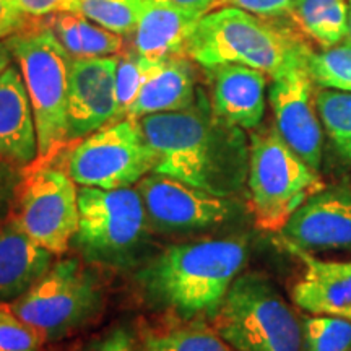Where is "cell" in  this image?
<instances>
[{
	"instance_id": "4",
	"label": "cell",
	"mask_w": 351,
	"mask_h": 351,
	"mask_svg": "<svg viewBox=\"0 0 351 351\" xmlns=\"http://www.w3.org/2000/svg\"><path fill=\"white\" fill-rule=\"evenodd\" d=\"M32 101L38 160L47 161L67 142L70 69L73 57L52 28L16 33L7 39Z\"/></svg>"
},
{
	"instance_id": "10",
	"label": "cell",
	"mask_w": 351,
	"mask_h": 351,
	"mask_svg": "<svg viewBox=\"0 0 351 351\" xmlns=\"http://www.w3.org/2000/svg\"><path fill=\"white\" fill-rule=\"evenodd\" d=\"M78 218V189L70 174L49 166H32L20 184L13 223L34 243L60 256L72 245Z\"/></svg>"
},
{
	"instance_id": "14",
	"label": "cell",
	"mask_w": 351,
	"mask_h": 351,
	"mask_svg": "<svg viewBox=\"0 0 351 351\" xmlns=\"http://www.w3.org/2000/svg\"><path fill=\"white\" fill-rule=\"evenodd\" d=\"M280 239L306 252H351V186L333 184L307 199L282 228Z\"/></svg>"
},
{
	"instance_id": "28",
	"label": "cell",
	"mask_w": 351,
	"mask_h": 351,
	"mask_svg": "<svg viewBox=\"0 0 351 351\" xmlns=\"http://www.w3.org/2000/svg\"><path fill=\"white\" fill-rule=\"evenodd\" d=\"M309 72L322 88L351 91V44H339L309 56Z\"/></svg>"
},
{
	"instance_id": "33",
	"label": "cell",
	"mask_w": 351,
	"mask_h": 351,
	"mask_svg": "<svg viewBox=\"0 0 351 351\" xmlns=\"http://www.w3.org/2000/svg\"><path fill=\"white\" fill-rule=\"evenodd\" d=\"M26 16L20 13L8 0H0V41L23 32Z\"/></svg>"
},
{
	"instance_id": "22",
	"label": "cell",
	"mask_w": 351,
	"mask_h": 351,
	"mask_svg": "<svg viewBox=\"0 0 351 351\" xmlns=\"http://www.w3.org/2000/svg\"><path fill=\"white\" fill-rule=\"evenodd\" d=\"M296 23L324 49L339 46L348 36L350 10L346 0H295Z\"/></svg>"
},
{
	"instance_id": "21",
	"label": "cell",
	"mask_w": 351,
	"mask_h": 351,
	"mask_svg": "<svg viewBox=\"0 0 351 351\" xmlns=\"http://www.w3.org/2000/svg\"><path fill=\"white\" fill-rule=\"evenodd\" d=\"M52 32L73 59L116 56L122 49V36L93 23L80 13H57Z\"/></svg>"
},
{
	"instance_id": "35",
	"label": "cell",
	"mask_w": 351,
	"mask_h": 351,
	"mask_svg": "<svg viewBox=\"0 0 351 351\" xmlns=\"http://www.w3.org/2000/svg\"><path fill=\"white\" fill-rule=\"evenodd\" d=\"M12 60H13V54L10 51V46H8L7 39L5 41H0V77H2V73L5 72L8 67H10Z\"/></svg>"
},
{
	"instance_id": "26",
	"label": "cell",
	"mask_w": 351,
	"mask_h": 351,
	"mask_svg": "<svg viewBox=\"0 0 351 351\" xmlns=\"http://www.w3.org/2000/svg\"><path fill=\"white\" fill-rule=\"evenodd\" d=\"M165 59H153L134 51L119 57L116 73L117 104H119V121L125 119L127 111L132 106L145 83L150 78Z\"/></svg>"
},
{
	"instance_id": "11",
	"label": "cell",
	"mask_w": 351,
	"mask_h": 351,
	"mask_svg": "<svg viewBox=\"0 0 351 351\" xmlns=\"http://www.w3.org/2000/svg\"><path fill=\"white\" fill-rule=\"evenodd\" d=\"M137 191L152 230L165 234L212 230L241 212L231 197L213 195L165 174L145 176Z\"/></svg>"
},
{
	"instance_id": "6",
	"label": "cell",
	"mask_w": 351,
	"mask_h": 351,
	"mask_svg": "<svg viewBox=\"0 0 351 351\" xmlns=\"http://www.w3.org/2000/svg\"><path fill=\"white\" fill-rule=\"evenodd\" d=\"M247 187L256 223L280 232L307 199L326 187L319 171L288 147L275 127L257 130L249 142Z\"/></svg>"
},
{
	"instance_id": "13",
	"label": "cell",
	"mask_w": 351,
	"mask_h": 351,
	"mask_svg": "<svg viewBox=\"0 0 351 351\" xmlns=\"http://www.w3.org/2000/svg\"><path fill=\"white\" fill-rule=\"evenodd\" d=\"M119 57L72 59L67 108V142L82 140L119 121L116 73Z\"/></svg>"
},
{
	"instance_id": "24",
	"label": "cell",
	"mask_w": 351,
	"mask_h": 351,
	"mask_svg": "<svg viewBox=\"0 0 351 351\" xmlns=\"http://www.w3.org/2000/svg\"><path fill=\"white\" fill-rule=\"evenodd\" d=\"M315 109L335 150L351 161V91L322 88L315 95Z\"/></svg>"
},
{
	"instance_id": "3",
	"label": "cell",
	"mask_w": 351,
	"mask_h": 351,
	"mask_svg": "<svg viewBox=\"0 0 351 351\" xmlns=\"http://www.w3.org/2000/svg\"><path fill=\"white\" fill-rule=\"evenodd\" d=\"M236 351H307L302 320L269 276L239 275L212 319Z\"/></svg>"
},
{
	"instance_id": "15",
	"label": "cell",
	"mask_w": 351,
	"mask_h": 351,
	"mask_svg": "<svg viewBox=\"0 0 351 351\" xmlns=\"http://www.w3.org/2000/svg\"><path fill=\"white\" fill-rule=\"evenodd\" d=\"M302 263L291 288L293 302L313 315L351 320V262L322 261L293 245H285Z\"/></svg>"
},
{
	"instance_id": "16",
	"label": "cell",
	"mask_w": 351,
	"mask_h": 351,
	"mask_svg": "<svg viewBox=\"0 0 351 351\" xmlns=\"http://www.w3.org/2000/svg\"><path fill=\"white\" fill-rule=\"evenodd\" d=\"M212 86V109L226 124L252 130L265 116L267 73L239 64L205 69Z\"/></svg>"
},
{
	"instance_id": "19",
	"label": "cell",
	"mask_w": 351,
	"mask_h": 351,
	"mask_svg": "<svg viewBox=\"0 0 351 351\" xmlns=\"http://www.w3.org/2000/svg\"><path fill=\"white\" fill-rule=\"evenodd\" d=\"M56 254L21 231L15 223L0 230V301H15L51 269Z\"/></svg>"
},
{
	"instance_id": "34",
	"label": "cell",
	"mask_w": 351,
	"mask_h": 351,
	"mask_svg": "<svg viewBox=\"0 0 351 351\" xmlns=\"http://www.w3.org/2000/svg\"><path fill=\"white\" fill-rule=\"evenodd\" d=\"M152 2L160 3V5L178 8V10L186 12L189 15L202 19V16L208 12V8L213 5L215 0H152Z\"/></svg>"
},
{
	"instance_id": "8",
	"label": "cell",
	"mask_w": 351,
	"mask_h": 351,
	"mask_svg": "<svg viewBox=\"0 0 351 351\" xmlns=\"http://www.w3.org/2000/svg\"><path fill=\"white\" fill-rule=\"evenodd\" d=\"M103 304V289L78 258H62L25 295L5 306L46 340H57L90 322Z\"/></svg>"
},
{
	"instance_id": "32",
	"label": "cell",
	"mask_w": 351,
	"mask_h": 351,
	"mask_svg": "<svg viewBox=\"0 0 351 351\" xmlns=\"http://www.w3.org/2000/svg\"><path fill=\"white\" fill-rule=\"evenodd\" d=\"M234 7L257 16H280L289 13L295 0H230Z\"/></svg>"
},
{
	"instance_id": "36",
	"label": "cell",
	"mask_w": 351,
	"mask_h": 351,
	"mask_svg": "<svg viewBox=\"0 0 351 351\" xmlns=\"http://www.w3.org/2000/svg\"><path fill=\"white\" fill-rule=\"evenodd\" d=\"M346 43L351 44V0H350V29H348V36H346Z\"/></svg>"
},
{
	"instance_id": "27",
	"label": "cell",
	"mask_w": 351,
	"mask_h": 351,
	"mask_svg": "<svg viewBox=\"0 0 351 351\" xmlns=\"http://www.w3.org/2000/svg\"><path fill=\"white\" fill-rule=\"evenodd\" d=\"M301 320L307 351H351V320L313 314Z\"/></svg>"
},
{
	"instance_id": "9",
	"label": "cell",
	"mask_w": 351,
	"mask_h": 351,
	"mask_svg": "<svg viewBox=\"0 0 351 351\" xmlns=\"http://www.w3.org/2000/svg\"><path fill=\"white\" fill-rule=\"evenodd\" d=\"M155 165L140 122L125 117L82 138L67 158V173L78 186L111 191L138 184Z\"/></svg>"
},
{
	"instance_id": "7",
	"label": "cell",
	"mask_w": 351,
	"mask_h": 351,
	"mask_svg": "<svg viewBox=\"0 0 351 351\" xmlns=\"http://www.w3.org/2000/svg\"><path fill=\"white\" fill-rule=\"evenodd\" d=\"M78 228L72 245L86 262L127 267L138 258L150 223L137 189H78Z\"/></svg>"
},
{
	"instance_id": "18",
	"label": "cell",
	"mask_w": 351,
	"mask_h": 351,
	"mask_svg": "<svg viewBox=\"0 0 351 351\" xmlns=\"http://www.w3.org/2000/svg\"><path fill=\"white\" fill-rule=\"evenodd\" d=\"M197 93L191 60L184 56L166 57L140 90L125 117L138 121L150 114L182 111L195 103Z\"/></svg>"
},
{
	"instance_id": "23",
	"label": "cell",
	"mask_w": 351,
	"mask_h": 351,
	"mask_svg": "<svg viewBox=\"0 0 351 351\" xmlns=\"http://www.w3.org/2000/svg\"><path fill=\"white\" fill-rule=\"evenodd\" d=\"M140 351H236L204 322L147 333L140 339Z\"/></svg>"
},
{
	"instance_id": "29",
	"label": "cell",
	"mask_w": 351,
	"mask_h": 351,
	"mask_svg": "<svg viewBox=\"0 0 351 351\" xmlns=\"http://www.w3.org/2000/svg\"><path fill=\"white\" fill-rule=\"evenodd\" d=\"M46 341L41 332L0 306V351H39Z\"/></svg>"
},
{
	"instance_id": "31",
	"label": "cell",
	"mask_w": 351,
	"mask_h": 351,
	"mask_svg": "<svg viewBox=\"0 0 351 351\" xmlns=\"http://www.w3.org/2000/svg\"><path fill=\"white\" fill-rule=\"evenodd\" d=\"M90 351H140V340L129 327H116L96 341Z\"/></svg>"
},
{
	"instance_id": "20",
	"label": "cell",
	"mask_w": 351,
	"mask_h": 351,
	"mask_svg": "<svg viewBox=\"0 0 351 351\" xmlns=\"http://www.w3.org/2000/svg\"><path fill=\"white\" fill-rule=\"evenodd\" d=\"M200 19L148 0L134 32V49L153 59L186 56L187 41Z\"/></svg>"
},
{
	"instance_id": "25",
	"label": "cell",
	"mask_w": 351,
	"mask_h": 351,
	"mask_svg": "<svg viewBox=\"0 0 351 351\" xmlns=\"http://www.w3.org/2000/svg\"><path fill=\"white\" fill-rule=\"evenodd\" d=\"M148 0H80L78 13L109 32L134 34Z\"/></svg>"
},
{
	"instance_id": "12",
	"label": "cell",
	"mask_w": 351,
	"mask_h": 351,
	"mask_svg": "<svg viewBox=\"0 0 351 351\" xmlns=\"http://www.w3.org/2000/svg\"><path fill=\"white\" fill-rule=\"evenodd\" d=\"M311 51L300 43L287 65L271 77L269 99L275 129L288 147L311 168L322 161V127L313 104V77L309 72Z\"/></svg>"
},
{
	"instance_id": "17",
	"label": "cell",
	"mask_w": 351,
	"mask_h": 351,
	"mask_svg": "<svg viewBox=\"0 0 351 351\" xmlns=\"http://www.w3.org/2000/svg\"><path fill=\"white\" fill-rule=\"evenodd\" d=\"M38 155L32 101L20 69L12 64L0 77V161L29 166Z\"/></svg>"
},
{
	"instance_id": "30",
	"label": "cell",
	"mask_w": 351,
	"mask_h": 351,
	"mask_svg": "<svg viewBox=\"0 0 351 351\" xmlns=\"http://www.w3.org/2000/svg\"><path fill=\"white\" fill-rule=\"evenodd\" d=\"M25 16H47L57 13H78L80 0H8Z\"/></svg>"
},
{
	"instance_id": "1",
	"label": "cell",
	"mask_w": 351,
	"mask_h": 351,
	"mask_svg": "<svg viewBox=\"0 0 351 351\" xmlns=\"http://www.w3.org/2000/svg\"><path fill=\"white\" fill-rule=\"evenodd\" d=\"M138 122L156 155L153 173L219 197L241 191L249 171L243 129L218 119L204 91L191 108L150 114Z\"/></svg>"
},
{
	"instance_id": "2",
	"label": "cell",
	"mask_w": 351,
	"mask_h": 351,
	"mask_svg": "<svg viewBox=\"0 0 351 351\" xmlns=\"http://www.w3.org/2000/svg\"><path fill=\"white\" fill-rule=\"evenodd\" d=\"M243 238L204 239L169 245L137 274L147 300L184 322L217 315L247 262Z\"/></svg>"
},
{
	"instance_id": "5",
	"label": "cell",
	"mask_w": 351,
	"mask_h": 351,
	"mask_svg": "<svg viewBox=\"0 0 351 351\" xmlns=\"http://www.w3.org/2000/svg\"><path fill=\"white\" fill-rule=\"evenodd\" d=\"M298 46L300 41L232 5L202 16L189 38L186 56L204 69L239 64L275 77Z\"/></svg>"
}]
</instances>
